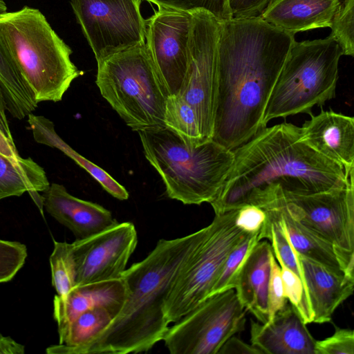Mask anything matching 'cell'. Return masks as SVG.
<instances>
[{
  "label": "cell",
  "mask_w": 354,
  "mask_h": 354,
  "mask_svg": "<svg viewBox=\"0 0 354 354\" xmlns=\"http://www.w3.org/2000/svg\"><path fill=\"white\" fill-rule=\"evenodd\" d=\"M295 35L261 17L218 21L212 140L230 150L263 128L271 93Z\"/></svg>",
  "instance_id": "obj_1"
},
{
  "label": "cell",
  "mask_w": 354,
  "mask_h": 354,
  "mask_svg": "<svg viewBox=\"0 0 354 354\" xmlns=\"http://www.w3.org/2000/svg\"><path fill=\"white\" fill-rule=\"evenodd\" d=\"M233 151L232 169L210 203L215 214L238 208L251 192L268 185L310 194L343 187L354 174L310 148L299 127L288 122L261 129Z\"/></svg>",
  "instance_id": "obj_2"
},
{
  "label": "cell",
  "mask_w": 354,
  "mask_h": 354,
  "mask_svg": "<svg viewBox=\"0 0 354 354\" xmlns=\"http://www.w3.org/2000/svg\"><path fill=\"white\" fill-rule=\"evenodd\" d=\"M206 227L187 236L160 239L141 261L122 274L127 297L110 324L74 354H127L150 350L169 328L164 311L166 298Z\"/></svg>",
  "instance_id": "obj_3"
},
{
  "label": "cell",
  "mask_w": 354,
  "mask_h": 354,
  "mask_svg": "<svg viewBox=\"0 0 354 354\" xmlns=\"http://www.w3.org/2000/svg\"><path fill=\"white\" fill-rule=\"evenodd\" d=\"M0 41L37 103L61 101L73 81L84 74L72 62L71 48L36 8L1 15Z\"/></svg>",
  "instance_id": "obj_4"
},
{
  "label": "cell",
  "mask_w": 354,
  "mask_h": 354,
  "mask_svg": "<svg viewBox=\"0 0 354 354\" xmlns=\"http://www.w3.org/2000/svg\"><path fill=\"white\" fill-rule=\"evenodd\" d=\"M138 133L169 198L185 205L211 203L216 198L232 169L233 150L213 140L189 146L167 127Z\"/></svg>",
  "instance_id": "obj_5"
},
{
  "label": "cell",
  "mask_w": 354,
  "mask_h": 354,
  "mask_svg": "<svg viewBox=\"0 0 354 354\" xmlns=\"http://www.w3.org/2000/svg\"><path fill=\"white\" fill-rule=\"evenodd\" d=\"M95 83L102 96L133 131L165 127L169 93L145 43L97 62Z\"/></svg>",
  "instance_id": "obj_6"
},
{
  "label": "cell",
  "mask_w": 354,
  "mask_h": 354,
  "mask_svg": "<svg viewBox=\"0 0 354 354\" xmlns=\"http://www.w3.org/2000/svg\"><path fill=\"white\" fill-rule=\"evenodd\" d=\"M343 55L336 41H295L268 102L262 127L278 118L309 113L335 97L338 66Z\"/></svg>",
  "instance_id": "obj_7"
},
{
  "label": "cell",
  "mask_w": 354,
  "mask_h": 354,
  "mask_svg": "<svg viewBox=\"0 0 354 354\" xmlns=\"http://www.w3.org/2000/svg\"><path fill=\"white\" fill-rule=\"evenodd\" d=\"M236 209L215 214L171 288L165 315L175 323L207 298L230 252L248 234L235 224Z\"/></svg>",
  "instance_id": "obj_8"
},
{
  "label": "cell",
  "mask_w": 354,
  "mask_h": 354,
  "mask_svg": "<svg viewBox=\"0 0 354 354\" xmlns=\"http://www.w3.org/2000/svg\"><path fill=\"white\" fill-rule=\"evenodd\" d=\"M245 313L234 288L214 293L169 327L162 340L171 354H218L244 329Z\"/></svg>",
  "instance_id": "obj_9"
},
{
  "label": "cell",
  "mask_w": 354,
  "mask_h": 354,
  "mask_svg": "<svg viewBox=\"0 0 354 354\" xmlns=\"http://www.w3.org/2000/svg\"><path fill=\"white\" fill-rule=\"evenodd\" d=\"M283 196L290 215L330 243L344 273L354 277V174L343 187Z\"/></svg>",
  "instance_id": "obj_10"
},
{
  "label": "cell",
  "mask_w": 354,
  "mask_h": 354,
  "mask_svg": "<svg viewBox=\"0 0 354 354\" xmlns=\"http://www.w3.org/2000/svg\"><path fill=\"white\" fill-rule=\"evenodd\" d=\"M191 13L189 63L178 95L194 110L206 142L212 140L216 106L218 21L205 10Z\"/></svg>",
  "instance_id": "obj_11"
},
{
  "label": "cell",
  "mask_w": 354,
  "mask_h": 354,
  "mask_svg": "<svg viewBox=\"0 0 354 354\" xmlns=\"http://www.w3.org/2000/svg\"><path fill=\"white\" fill-rule=\"evenodd\" d=\"M142 0H71L97 63L121 51L145 44L147 24Z\"/></svg>",
  "instance_id": "obj_12"
},
{
  "label": "cell",
  "mask_w": 354,
  "mask_h": 354,
  "mask_svg": "<svg viewBox=\"0 0 354 354\" xmlns=\"http://www.w3.org/2000/svg\"><path fill=\"white\" fill-rule=\"evenodd\" d=\"M158 7L146 20L145 44L169 95H178L188 67L192 16Z\"/></svg>",
  "instance_id": "obj_13"
},
{
  "label": "cell",
  "mask_w": 354,
  "mask_h": 354,
  "mask_svg": "<svg viewBox=\"0 0 354 354\" xmlns=\"http://www.w3.org/2000/svg\"><path fill=\"white\" fill-rule=\"evenodd\" d=\"M138 243L136 227L118 222L111 227L73 243L76 286L120 279Z\"/></svg>",
  "instance_id": "obj_14"
},
{
  "label": "cell",
  "mask_w": 354,
  "mask_h": 354,
  "mask_svg": "<svg viewBox=\"0 0 354 354\" xmlns=\"http://www.w3.org/2000/svg\"><path fill=\"white\" fill-rule=\"evenodd\" d=\"M310 120L299 127L301 140L322 156L342 165L346 171L354 170V118L322 110L308 113Z\"/></svg>",
  "instance_id": "obj_15"
},
{
  "label": "cell",
  "mask_w": 354,
  "mask_h": 354,
  "mask_svg": "<svg viewBox=\"0 0 354 354\" xmlns=\"http://www.w3.org/2000/svg\"><path fill=\"white\" fill-rule=\"evenodd\" d=\"M295 253L313 315V323L330 322L337 308L353 294L354 277L337 273L317 261Z\"/></svg>",
  "instance_id": "obj_16"
},
{
  "label": "cell",
  "mask_w": 354,
  "mask_h": 354,
  "mask_svg": "<svg viewBox=\"0 0 354 354\" xmlns=\"http://www.w3.org/2000/svg\"><path fill=\"white\" fill-rule=\"evenodd\" d=\"M250 342L263 353L315 354L316 340L287 301L267 323L251 321Z\"/></svg>",
  "instance_id": "obj_17"
},
{
  "label": "cell",
  "mask_w": 354,
  "mask_h": 354,
  "mask_svg": "<svg viewBox=\"0 0 354 354\" xmlns=\"http://www.w3.org/2000/svg\"><path fill=\"white\" fill-rule=\"evenodd\" d=\"M43 193L46 211L68 228L76 239L87 238L118 223L109 210L71 195L62 185L53 183Z\"/></svg>",
  "instance_id": "obj_18"
},
{
  "label": "cell",
  "mask_w": 354,
  "mask_h": 354,
  "mask_svg": "<svg viewBox=\"0 0 354 354\" xmlns=\"http://www.w3.org/2000/svg\"><path fill=\"white\" fill-rule=\"evenodd\" d=\"M50 183L44 169L31 158H22L13 140L0 131V200L28 192L37 206Z\"/></svg>",
  "instance_id": "obj_19"
},
{
  "label": "cell",
  "mask_w": 354,
  "mask_h": 354,
  "mask_svg": "<svg viewBox=\"0 0 354 354\" xmlns=\"http://www.w3.org/2000/svg\"><path fill=\"white\" fill-rule=\"evenodd\" d=\"M127 297L123 279L90 283L73 288L61 297L53 300V316L58 332L82 313L98 306H105L119 312Z\"/></svg>",
  "instance_id": "obj_20"
},
{
  "label": "cell",
  "mask_w": 354,
  "mask_h": 354,
  "mask_svg": "<svg viewBox=\"0 0 354 354\" xmlns=\"http://www.w3.org/2000/svg\"><path fill=\"white\" fill-rule=\"evenodd\" d=\"M273 254L271 243L260 240L247 257L234 288L242 306L262 324L269 321L268 288Z\"/></svg>",
  "instance_id": "obj_21"
},
{
  "label": "cell",
  "mask_w": 354,
  "mask_h": 354,
  "mask_svg": "<svg viewBox=\"0 0 354 354\" xmlns=\"http://www.w3.org/2000/svg\"><path fill=\"white\" fill-rule=\"evenodd\" d=\"M343 0H274L261 17L290 33L330 27Z\"/></svg>",
  "instance_id": "obj_22"
},
{
  "label": "cell",
  "mask_w": 354,
  "mask_h": 354,
  "mask_svg": "<svg viewBox=\"0 0 354 354\" xmlns=\"http://www.w3.org/2000/svg\"><path fill=\"white\" fill-rule=\"evenodd\" d=\"M27 117V122L36 142L62 151L85 169L106 192L114 198L120 201H124L129 198V193L124 187L102 168L81 156L64 141L57 133L55 125L50 120L43 115L33 113L29 114Z\"/></svg>",
  "instance_id": "obj_23"
},
{
  "label": "cell",
  "mask_w": 354,
  "mask_h": 354,
  "mask_svg": "<svg viewBox=\"0 0 354 354\" xmlns=\"http://www.w3.org/2000/svg\"><path fill=\"white\" fill-rule=\"evenodd\" d=\"M281 227L295 251L332 270L344 274L334 247L295 220L283 198L279 214Z\"/></svg>",
  "instance_id": "obj_24"
},
{
  "label": "cell",
  "mask_w": 354,
  "mask_h": 354,
  "mask_svg": "<svg viewBox=\"0 0 354 354\" xmlns=\"http://www.w3.org/2000/svg\"><path fill=\"white\" fill-rule=\"evenodd\" d=\"M118 312L105 306L88 310L58 332L59 344L48 347V354H74L93 341L117 316Z\"/></svg>",
  "instance_id": "obj_25"
},
{
  "label": "cell",
  "mask_w": 354,
  "mask_h": 354,
  "mask_svg": "<svg viewBox=\"0 0 354 354\" xmlns=\"http://www.w3.org/2000/svg\"><path fill=\"white\" fill-rule=\"evenodd\" d=\"M7 12L3 0H0V15ZM0 87L6 110L13 118L22 120L32 113L38 103L17 66L0 41Z\"/></svg>",
  "instance_id": "obj_26"
},
{
  "label": "cell",
  "mask_w": 354,
  "mask_h": 354,
  "mask_svg": "<svg viewBox=\"0 0 354 354\" xmlns=\"http://www.w3.org/2000/svg\"><path fill=\"white\" fill-rule=\"evenodd\" d=\"M164 122L165 127L174 132L189 146H197L205 142L194 110L178 95L167 97Z\"/></svg>",
  "instance_id": "obj_27"
},
{
  "label": "cell",
  "mask_w": 354,
  "mask_h": 354,
  "mask_svg": "<svg viewBox=\"0 0 354 354\" xmlns=\"http://www.w3.org/2000/svg\"><path fill=\"white\" fill-rule=\"evenodd\" d=\"M54 248L50 256L52 284L57 295L66 296L76 286V267L72 243L53 240Z\"/></svg>",
  "instance_id": "obj_28"
},
{
  "label": "cell",
  "mask_w": 354,
  "mask_h": 354,
  "mask_svg": "<svg viewBox=\"0 0 354 354\" xmlns=\"http://www.w3.org/2000/svg\"><path fill=\"white\" fill-rule=\"evenodd\" d=\"M259 232L248 234L230 252L210 295L235 288L238 275L247 257L260 241Z\"/></svg>",
  "instance_id": "obj_29"
},
{
  "label": "cell",
  "mask_w": 354,
  "mask_h": 354,
  "mask_svg": "<svg viewBox=\"0 0 354 354\" xmlns=\"http://www.w3.org/2000/svg\"><path fill=\"white\" fill-rule=\"evenodd\" d=\"M331 36L338 44L343 55H354V0H343L334 15Z\"/></svg>",
  "instance_id": "obj_30"
},
{
  "label": "cell",
  "mask_w": 354,
  "mask_h": 354,
  "mask_svg": "<svg viewBox=\"0 0 354 354\" xmlns=\"http://www.w3.org/2000/svg\"><path fill=\"white\" fill-rule=\"evenodd\" d=\"M279 263L286 299L295 308L306 324L313 323L312 313L301 279L281 262Z\"/></svg>",
  "instance_id": "obj_31"
},
{
  "label": "cell",
  "mask_w": 354,
  "mask_h": 354,
  "mask_svg": "<svg viewBox=\"0 0 354 354\" xmlns=\"http://www.w3.org/2000/svg\"><path fill=\"white\" fill-rule=\"evenodd\" d=\"M158 6L193 12L202 10L208 12L218 21L230 19L227 0H145Z\"/></svg>",
  "instance_id": "obj_32"
},
{
  "label": "cell",
  "mask_w": 354,
  "mask_h": 354,
  "mask_svg": "<svg viewBox=\"0 0 354 354\" xmlns=\"http://www.w3.org/2000/svg\"><path fill=\"white\" fill-rule=\"evenodd\" d=\"M26 257L24 244L0 239V283L10 281L23 267Z\"/></svg>",
  "instance_id": "obj_33"
},
{
  "label": "cell",
  "mask_w": 354,
  "mask_h": 354,
  "mask_svg": "<svg viewBox=\"0 0 354 354\" xmlns=\"http://www.w3.org/2000/svg\"><path fill=\"white\" fill-rule=\"evenodd\" d=\"M335 333L323 340H316L315 354H354V332L335 326Z\"/></svg>",
  "instance_id": "obj_34"
},
{
  "label": "cell",
  "mask_w": 354,
  "mask_h": 354,
  "mask_svg": "<svg viewBox=\"0 0 354 354\" xmlns=\"http://www.w3.org/2000/svg\"><path fill=\"white\" fill-rule=\"evenodd\" d=\"M283 294L280 266L274 254L271 257L270 274L268 288L269 321L287 302Z\"/></svg>",
  "instance_id": "obj_35"
},
{
  "label": "cell",
  "mask_w": 354,
  "mask_h": 354,
  "mask_svg": "<svg viewBox=\"0 0 354 354\" xmlns=\"http://www.w3.org/2000/svg\"><path fill=\"white\" fill-rule=\"evenodd\" d=\"M274 0H227L232 19L260 17Z\"/></svg>",
  "instance_id": "obj_36"
},
{
  "label": "cell",
  "mask_w": 354,
  "mask_h": 354,
  "mask_svg": "<svg viewBox=\"0 0 354 354\" xmlns=\"http://www.w3.org/2000/svg\"><path fill=\"white\" fill-rule=\"evenodd\" d=\"M263 353L241 339L231 337L221 346L218 354H262Z\"/></svg>",
  "instance_id": "obj_37"
},
{
  "label": "cell",
  "mask_w": 354,
  "mask_h": 354,
  "mask_svg": "<svg viewBox=\"0 0 354 354\" xmlns=\"http://www.w3.org/2000/svg\"><path fill=\"white\" fill-rule=\"evenodd\" d=\"M24 345L0 334V354H24Z\"/></svg>",
  "instance_id": "obj_38"
},
{
  "label": "cell",
  "mask_w": 354,
  "mask_h": 354,
  "mask_svg": "<svg viewBox=\"0 0 354 354\" xmlns=\"http://www.w3.org/2000/svg\"><path fill=\"white\" fill-rule=\"evenodd\" d=\"M6 101L0 87V131L8 138L13 140L6 113Z\"/></svg>",
  "instance_id": "obj_39"
}]
</instances>
